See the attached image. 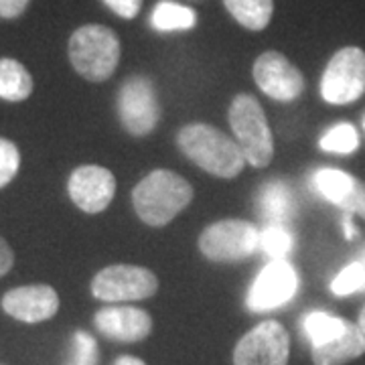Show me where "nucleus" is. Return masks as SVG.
<instances>
[{"label":"nucleus","instance_id":"24","mask_svg":"<svg viewBox=\"0 0 365 365\" xmlns=\"http://www.w3.org/2000/svg\"><path fill=\"white\" fill-rule=\"evenodd\" d=\"M331 290L335 297H349L353 292H361L365 290V266L361 262H351L349 266H345L335 280L331 282Z\"/></svg>","mask_w":365,"mask_h":365},{"label":"nucleus","instance_id":"21","mask_svg":"<svg viewBox=\"0 0 365 365\" xmlns=\"http://www.w3.org/2000/svg\"><path fill=\"white\" fill-rule=\"evenodd\" d=\"M347 319H341V317H333V314L323 313V311H314V313L307 314L302 327H304V333L309 335L311 345H323L329 343L331 339H335L337 335L343 333Z\"/></svg>","mask_w":365,"mask_h":365},{"label":"nucleus","instance_id":"27","mask_svg":"<svg viewBox=\"0 0 365 365\" xmlns=\"http://www.w3.org/2000/svg\"><path fill=\"white\" fill-rule=\"evenodd\" d=\"M102 2L112 13L118 14L120 19H126V21L136 19L143 9V0H102Z\"/></svg>","mask_w":365,"mask_h":365},{"label":"nucleus","instance_id":"22","mask_svg":"<svg viewBox=\"0 0 365 365\" xmlns=\"http://www.w3.org/2000/svg\"><path fill=\"white\" fill-rule=\"evenodd\" d=\"M260 250L272 260H287L294 248V235L284 223H266L260 230Z\"/></svg>","mask_w":365,"mask_h":365},{"label":"nucleus","instance_id":"32","mask_svg":"<svg viewBox=\"0 0 365 365\" xmlns=\"http://www.w3.org/2000/svg\"><path fill=\"white\" fill-rule=\"evenodd\" d=\"M357 327L361 329V333L365 335V307L361 309V313H359V317H357Z\"/></svg>","mask_w":365,"mask_h":365},{"label":"nucleus","instance_id":"19","mask_svg":"<svg viewBox=\"0 0 365 365\" xmlns=\"http://www.w3.org/2000/svg\"><path fill=\"white\" fill-rule=\"evenodd\" d=\"M223 6L248 31H264L274 14V0H223Z\"/></svg>","mask_w":365,"mask_h":365},{"label":"nucleus","instance_id":"3","mask_svg":"<svg viewBox=\"0 0 365 365\" xmlns=\"http://www.w3.org/2000/svg\"><path fill=\"white\" fill-rule=\"evenodd\" d=\"M69 63L79 76L93 83H102L116 73L120 63V39L104 25H83L76 29L67 43Z\"/></svg>","mask_w":365,"mask_h":365},{"label":"nucleus","instance_id":"31","mask_svg":"<svg viewBox=\"0 0 365 365\" xmlns=\"http://www.w3.org/2000/svg\"><path fill=\"white\" fill-rule=\"evenodd\" d=\"M114 365H146L143 359H138V357H134V355H120Z\"/></svg>","mask_w":365,"mask_h":365},{"label":"nucleus","instance_id":"16","mask_svg":"<svg viewBox=\"0 0 365 365\" xmlns=\"http://www.w3.org/2000/svg\"><path fill=\"white\" fill-rule=\"evenodd\" d=\"M311 353H313L314 365H345L364 355L365 335L357 327V323L347 321L341 335H337L329 343L314 345Z\"/></svg>","mask_w":365,"mask_h":365},{"label":"nucleus","instance_id":"26","mask_svg":"<svg viewBox=\"0 0 365 365\" xmlns=\"http://www.w3.org/2000/svg\"><path fill=\"white\" fill-rule=\"evenodd\" d=\"M21 167V153L13 140L0 138V189L13 181Z\"/></svg>","mask_w":365,"mask_h":365},{"label":"nucleus","instance_id":"8","mask_svg":"<svg viewBox=\"0 0 365 365\" xmlns=\"http://www.w3.org/2000/svg\"><path fill=\"white\" fill-rule=\"evenodd\" d=\"M157 274L134 264H112L91 278L93 299L104 302H134L155 297Z\"/></svg>","mask_w":365,"mask_h":365},{"label":"nucleus","instance_id":"12","mask_svg":"<svg viewBox=\"0 0 365 365\" xmlns=\"http://www.w3.org/2000/svg\"><path fill=\"white\" fill-rule=\"evenodd\" d=\"M67 195L83 213H102L116 195V177L100 165H81L69 175Z\"/></svg>","mask_w":365,"mask_h":365},{"label":"nucleus","instance_id":"30","mask_svg":"<svg viewBox=\"0 0 365 365\" xmlns=\"http://www.w3.org/2000/svg\"><path fill=\"white\" fill-rule=\"evenodd\" d=\"M343 232H345V237H347V240H355V237L359 235L357 227H355L351 222V213H345V217H343Z\"/></svg>","mask_w":365,"mask_h":365},{"label":"nucleus","instance_id":"2","mask_svg":"<svg viewBox=\"0 0 365 365\" xmlns=\"http://www.w3.org/2000/svg\"><path fill=\"white\" fill-rule=\"evenodd\" d=\"M193 185L167 169L148 173L132 191L136 215L150 227L169 225L193 201Z\"/></svg>","mask_w":365,"mask_h":365},{"label":"nucleus","instance_id":"33","mask_svg":"<svg viewBox=\"0 0 365 365\" xmlns=\"http://www.w3.org/2000/svg\"><path fill=\"white\" fill-rule=\"evenodd\" d=\"M361 128H364V134H365V112H364V118H361Z\"/></svg>","mask_w":365,"mask_h":365},{"label":"nucleus","instance_id":"25","mask_svg":"<svg viewBox=\"0 0 365 365\" xmlns=\"http://www.w3.org/2000/svg\"><path fill=\"white\" fill-rule=\"evenodd\" d=\"M67 365H98V343L86 331H76Z\"/></svg>","mask_w":365,"mask_h":365},{"label":"nucleus","instance_id":"15","mask_svg":"<svg viewBox=\"0 0 365 365\" xmlns=\"http://www.w3.org/2000/svg\"><path fill=\"white\" fill-rule=\"evenodd\" d=\"M93 325L106 339L136 343L150 335L153 319L136 307H104L93 314Z\"/></svg>","mask_w":365,"mask_h":365},{"label":"nucleus","instance_id":"34","mask_svg":"<svg viewBox=\"0 0 365 365\" xmlns=\"http://www.w3.org/2000/svg\"><path fill=\"white\" fill-rule=\"evenodd\" d=\"M359 262H361V264L365 266V250H364V254H361V260H359Z\"/></svg>","mask_w":365,"mask_h":365},{"label":"nucleus","instance_id":"28","mask_svg":"<svg viewBox=\"0 0 365 365\" xmlns=\"http://www.w3.org/2000/svg\"><path fill=\"white\" fill-rule=\"evenodd\" d=\"M31 0H0V19L13 21L29 9Z\"/></svg>","mask_w":365,"mask_h":365},{"label":"nucleus","instance_id":"17","mask_svg":"<svg viewBox=\"0 0 365 365\" xmlns=\"http://www.w3.org/2000/svg\"><path fill=\"white\" fill-rule=\"evenodd\" d=\"M256 207L266 223H284L287 225L297 211V201L290 185L282 179L264 182L256 195Z\"/></svg>","mask_w":365,"mask_h":365},{"label":"nucleus","instance_id":"5","mask_svg":"<svg viewBox=\"0 0 365 365\" xmlns=\"http://www.w3.org/2000/svg\"><path fill=\"white\" fill-rule=\"evenodd\" d=\"M260 230L244 220H222L199 235V252L211 262L235 264L250 260L260 250Z\"/></svg>","mask_w":365,"mask_h":365},{"label":"nucleus","instance_id":"11","mask_svg":"<svg viewBox=\"0 0 365 365\" xmlns=\"http://www.w3.org/2000/svg\"><path fill=\"white\" fill-rule=\"evenodd\" d=\"M252 76L264 96L276 102H294L304 91V76L287 55L266 51L254 61Z\"/></svg>","mask_w":365,"mask_h":365},{"label":"nucleus","instance_id":"4","mask_svg":"<svg viewBox=\"0 0 365 365\" xmlns=\"http://www.w3.org/2000/svg\"><path fill=\"white\" fill-rule=\"evenodd\" d=\"M227 120L250 167H268L274 158V138L260 102L252 93H237L230 104Z\"/></svg>","mask_w":365,"mask_h":365},{"label":"nucleus","instance_id":"6","mask_svg":"<svg viewBox=\"0 0 365 365\" xmlns=\"http://www.w3.org/2000/svg\"><path fill=\"white\" fill-rule=\"evenodd\" d=\"M365 93V51L361 47H341L321 76V98L331 106H347Z\"/></svg>","mask_w":365,"mask_h":365},{"label":"nucleus","instance_id":"29","mask_svg":"<svg viewBox=\"0 0 365 365\" xmlns=\"http://www.w3.org/2000/svg\"><path fill=\"white\" fill-rule=\"evenodd\" d=\"M14 266V252L9 246V242L0 235V278L4 274L11 272V268Z\"/></svg>","mask_w":365,"mask_h":365},{"label":"nucleus","instance_id":"14","mask_svg":"<svg viewBox=\"0 0 365 365\" xmlns=\"http://www.w3.org/2000/svg\"><path fill=\"white\" fill-rule=\"evenodd\" d=\"M314 191L345 213L365 220V182L341 169H319L313 175Z\"/></svg>","mask_w":365,"mask_h":365},{"label":"nucleus","instance_id":"1","mask_svg":"<svg viewBox=\"0 0 365 365\" xmlns=\"http://www.w3.org/2000/svg\"><path fill=\"white\" fill-rule=\"evenodd\" d=\"M177 146L193 165L217 179H235L246 167L237 143L211 124H185L177 134Z\"/></svg>","mask_w":365,"mask_h":365},{"label":"nucleus","instance_id":"9","mask_svg":"<svg viewBox=\"0 0 365 365\" xmlns=\"http://www.w3.org/2000/svg\"><path fill=\"white\" fill-rule=\"evenodd\" d=\"M299 290V274L288 260H270L246 294V309L250 313H268L284 307L294 299Z\"/></svg>","mask_w":365,"mask_h":365},{"label":"nucleus","instance_id":"18","mask_svg":"<svg viewBox=\"0 0 365 365\" xmlns=\"http://www.w3.org/2000/svg\"><path fill=\"white\" fill-rule=\"evenodd\" d=\"M33 93V78L21 61L2 57L0 59V100L25 102Z\"/></svg>","mask_w":365,"mask_h":365},{"label":"nucleus","instance_id":"13","mask_svg":"<svg viewBox=\"0 0 365 365\" xmlns=\"http://www.w3.org/2000/svg\"><path fill=\"white\" fill-rule=\"evenodd\" d=\"M2 311L21 323L37 325L59 311V294L49 284H29L9 290L2 297Z\"/></svg>","mask_w":365,"mask_h":365},{"label":"nucleus","instance_id":"20","mask_svg":"<svg viewBox=\"0 0 365 365\" xmlns=\"http://www.w3.org/2000/svg\"><path fill=\"white\" fill-rule=\"evenodd\" d=\"M150 25L158 33L191 31L197 25V13L193 9L179 4V2L160 0L150 13Z\"/></svg>","mask_w":365,"mask_h":365},{"label":"nucleus","instance_id":"23","mask_svg":"<svg viewBox=\"0 0 365 365\" xmlns=\"http://www.w3.org/2000/svg\"><path fill=\"white\" fill-rule=\"evenodd\" d=\"M319 146L331 155H353L359 148V132L349 122H339L321 136Z\"/></svg>","mask_w":365,"mask_h":365},{"label":"nucleus","instance_id":"7","mask_svg":"<svg viewBox=\"0 0 365 365\" xmlns=\"http://www.w3.org/2000/svg\"><path fill=\"white\" fill-rule=\"evenodd\" d=\"M116 106L120 124L128 134L143 138L155 132L160 120V104L153 79L146 76L126 79L118 91Z\"/></svg>","mask_w":365,"mask_h":365},{"label":"nucleus","instance_id":"10","mask_svg":"<svg viewBox=\"0 0 365 365\" xmlns=\"http://www.w3.org/2000/svg\"><path fill=\"white\" fill-rule=\"evenodd\" d=\"M290 337L278 321H264L237 341L234 365H287Z\"/></svg>","mask_w":365,"mask_h":365}]
</instances>
